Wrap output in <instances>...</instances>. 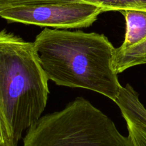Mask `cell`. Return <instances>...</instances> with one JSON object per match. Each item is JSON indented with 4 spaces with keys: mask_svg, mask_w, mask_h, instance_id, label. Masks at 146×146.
I'll return each mask as SVG.
<instances>
[{
    "mask_svg": "<svg viewBox=\"0 0 146 146\" xmlns=\"http://www.w3.org/2000/svg\"><path fill=\"white\" fill-rule=\"evenodd\" d=\"M79 1L96 4L103 7L105 11H121L126 9L146 11V0H50V2Z\"/></svg>",
    "mask_w": 146,
    "mask_h": 146,
    "instance_id": "ba28073f",
    "label": "cell"
},
{
    "mask_svg": "<svg viewBox=\"0 0 146 146\" xmlns=\"http://www.w3.org/2000/svg\"><path fill=\"white\" fill-rule=\"evenodd\" d=\"M0 146H9V145H8L7 144H2V145H0Z\"/></svg>",
    "mask_w": 146,
    "mask_h": 146,
    "instance_id": "8fae6325",
    "label": "cell"
},
{
    "mask_svg": "<svg viewBox=\"0 0 146 146\" xmlns=\"http://www.w3.org/2000/svg\"><path fill=\"white\" fill-rule=\"evenodd\" d=\"M103 12L104 8L96 4L59 1L12 7L0 12V17L11 23L68 30L90 27Z\"/></svg>",
    "mask_w": 146,
    "mask_h": 146,
    "instance_id": "277c9868",
    "label": "cell"
},
{
    "mask_svg": "<svg viewBox=\"0 0 146 146\" xmlns=\"http://www.w3.org/2000/svg\"><path fill=\"white\" fill-rule=\"evenodd\" d=\"M47 1L48 0H0V12L18 6L46 3Z\"/></svg>",
    "mask_w": 146,
    "mask_h": 146,
    "instance_id": "9c48e42d",
    "label": "cell"
},
{
    "mask_svg": "<svg viewBox=\"0 0 146 146\" xmlns=\"http://www.w3.org/2000/svg\"><path fill=\"white\" fill-rule=\"evenodd\" d=\"M2 144H7V141H6L5 133H4L2 123L0 120V145H2Z\"/></svg>",
    "mask_w": 146,
    "mask_h": 146,
    "instance_id": "30bf717a",
    "label": "cell"
},
{
    "mask_svg": "<svg viewBox=\"0 0 146 146\" xmlns=\"http://www.w3.org/2000/svg\"><path fill=\"white\" fill-rule=\"evenodd\" d=\"M48 81L34 42L0 30V120L8 145L18 146L23 133L41 117Z\"/></svg>",
    "mask_w": 146,
    "mask_h": 146,
    "instance_id": "7a4b0ae2",
    "label": "cell"
},
{
    "mask_svg": "<svg viewBox=\"0 0 146 146\" xmlns=\"http://www.w3.org/2000/svg\"><path fill=\"white\" fill-rule=\"evenodd\" d=\"M142 64H146V39L126 48H115L113 66L118 74Z\"/></svg>",
    "mask_w": 146,
    "mask_h": 146,
    "instance_id": "52a82bcc",
    "label": "cell"
},
{
    "mask_svg": "<svg viewBox=\"0 0 146 146\" xmlns=\"http://www.w3.org/2000/svg\"><path fill=\"white\" fill-rule=\"evenodd\" d=\"M34 46L48 80L94 91L114 101L122 86L113 66L115 48L104 34L45 28Z\"/></svg>",
    "mask_w": 146,
    "mask_h": 146,
    "instance_id": "6da1fadb",
    "label": "cell"
},
{
    "mask_svg": "<svg viewBox=\"0 0 146 146\" xmlns=\"http://www.w3.org/2000/svg\"><path fill=\"white\" fill-rule=\"evenodd\" d=\"M23 146H132L113 121L82 97L41 116L26 132Z\"/></svg>",
    "mask_w": 146,
    "mask_h": 146,
    "instance_id": "3957f363",
    "label": "cell"
},
{
    "mask_svg": "<svg viewBox=\"0 0 146 146\" xmlns=\"http://www.w3.org/2000/svg\"><path fill=\"white\" fill-rule=\"evenodd\" d=\"M125 20V38L120 48H126L146 39V11L126 9L121 11Z\"/></svg>",
    "mask_w": 146,
    "mask_h": 146,
    "instance_id": "8992f818",
    "label": "cell"
},
{
    "mask_svg": "<svg viewBox=\"0 0 146 146\" xmlns=\"http://www.w3.org/2000/svg\"><path fill=\"white\" fill-rule=\"evenodd\" d=\"M114 102L125 120L132 146H146V108L130 84L122 86Z\"/></svg>",
    "mask_w": 146,
    "mask_h": 146,
    "instance_id": "5b68a950",
    "label": "cell"
}]
</instances>
